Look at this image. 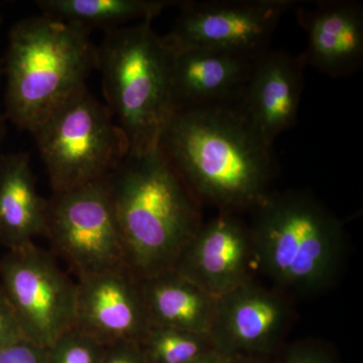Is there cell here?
I'll use <instances>...</instances> for the list:
<instances>
[{
    "instance_id": "cell-26",
    "label": "cell",
    "mask_w": 363,
    "mask_h": 363,
    "mask_svg": "<svg viewBox=\"0 0 363 363\" xmlns=\"http://www.w3.org/2000/svg\"><path fill=\"white\" fill-rule=\"evenodd\" d=\"M233 363H276L274 357H233Z\"/></svg>"
},
{
    "instance_id": "cell-3",
    "label": "cell",
    "mask_w": 363,
    "mask_h": 363,
    "mask_svg": "<svg viewBox=\"0 0 363 363\" xmlns=\"http://www.w3.org/2000/svg\"><path fill=\"white\" fill-rule=\"evenodd\" d=\"M248 224L255 267L289 297L309 298L335 285L343 269L342 222L309 191H272Z\"/></svg>"
},
{
    "instance_id": "cell-1",
    "label": "cell",
    "mask_w": 363,
    "mask_h": 363,
    "mask_svg": "<svg viewBox=\"0 0 363 363\" xmlns=\"http://www.w3.org/2000/svg\"><path fill=\"white\" fill-rule=\"evenodd\" d=\"M159 147L196 199L218 211L252 212L272 192V145L234 106L176 111Z\"/></svg>"
},
{
    "instance_id": "cell-8",
    "label": "cell",
    "mask_w": 363,
    "mask_h": 363,
    "mask_svg": "<svg viewBox=\"0 0 363 363\" xmlns=\"http://www.w3.org/2000/svg\"><path fill=\"white\" fill-rule=\"evenodd\" d=\"M45 234L78 277L128 267L106 179L55 194Z\"/></svg>"
},
{
    "instance_id": "cell-10",
    "label": "cell",
    "mask_w": 363,
    "mask_h": 363,
    "mask_svg": "<svg viewBox=\"0 0 363 363\" xmlns=\"http://www.w3.org/2000/svg\"><path fill=\"white\" fill-rule=\"evenodd\" d=\"M293 298L255 279L217 298L212 340L229 357H274L295 321Z\"/></svg>"
},
{
    "instance_id": "cell-15",
    "label": "cell",
    "mask_w": 363,
    "mask_h": 363,
    "mask_svg": "<svg viewBox=\"0 0 363 363\" xmlns=\"http://www.w3.org/2000/svg\"><path fill=\"white\" fill-rule=\"evenodd\" d=\"M298 23L307 33V65L330 77H345L363 64V6L353 0L297 4Z\"/></svg>"
},
{
    "instance_id": "cell-25",
    "label": "cell",
    "mask_w": 363,
    "mask_h": 363,
    "mask_svg": "<svg viewBox=\"0 0 363 363\" xmlns=\"http://www.w3.org/2000/svg\"><path fill=\"white\" fill-rule=\"evenodd\" d=\"M192 363H233V357L216 350Z\"/></svg>"
},
{
    "instance_id": "cell-13",
    "label": "cell",
    "mask_w": 363,
    "mask_h": 363,
    "mask_svg": "<svg viewBox=\"0 0 363 363\" xmlns=\"http://www.w3.org/2000/svg\"><path fill=\"white\" fill-rule=\"evenodd\" d=\"M306 66L304 52L267 50L255 61L234 106L269 145L297 123Z\"/></svg>"
},
{
    "instance_id": "cell-24",
    "label": "cell",
    "mask_w": 363,
    "mask_h": 363,
    "mask_svg": "<svg viewBox=\"0 0 363 363\" xmlns=\"http://www.w3.org/2000/svg\"><path fill=\"white\" fill-rule=\"evenodd\" d=\"M101 363H147L140 343L121 341L105 346Z\"/></svg>"
},
{
    "instance_id": "cell-17",
    "label": "cell",
    "mask_w": 363,
    "mask_h": 363,
    "mask_svg": "<svg viewBox=\"0 0 363 363\" xmlns=\"http://www.w3.org/2000/svg\"><path fill=\"white\" fill-rule=\"evenodd\" d=\"M143 300L150 326L210 334L216 316L217 298L175 269L142 279Z\"/></svg>"
},
{
    "instance_id": "cell-6",
    "label": "cell",
    "mask_w": 363,
    "mask_h": 363,
    "mask_svg": "<svg viewBox=\"0 0 363 363\" xmlns=\"http://www.w3.org/2000/svg\"><path fill=\"white\" fill-rule=\"evenodd\" d=\"M54 194L104 180L128 154L106 105L80 88L33 133Z\"/></svg>"
},
{
    "instance_id": "cell-18",
    "label": "cell",
    "mask_w": 363,
    "mask_h": 363,
    "mask_svg": "<svg viewBox=\"0 0 363 363\" xmlns=\"http://www.w3.org/2000/svg\"><path fill=\"white\" fill-rule=\"evenodd\" d=\"M173 0H40L42 13L81 26L85 30L104 28L105 32L133 21H152Z\"/></svg>"
},
{
    "instance_id": "cell-9",
    "label": "cell",
    "mask_w": 363,
    "mask_h": 363,
    "mask_svg": "<svg viewBox=\"0 0 363 363\" xmlns=\"http://www.w3.org/2000/svg\"><path fill=\"white\" fill-rule=\"evenodd\" d=\"M296 0H204L179 1L180 16L164 35L172 50L206 48L260 56L284 14Z\"/></svg>"
},
{
    "instance_id": "cell-27",
    "label": "cell",
    "mask_w": 363,
    "mask_h": 363,
    "mask_svg": "<svg viewBox=\"0 0 363 363\" xmlns=\"http://www.w3.org/2000/svg\"><path fill=\"white\" fill-rule=\"evenodd\" d=\"M4 133H6V128H4V116H2L1 111H0V143L2 142Z\"/></svg>"
},
{
    "instance_id": "cell-2",
    "label": "cell",
    "mask_w": 363,
    "mask_h": 363,
    "mask_svg": "<svg viewBox=\"0 0 363 363\" xmlns=\"http://www.w3.org/2000/svg\"><path fill=\"white\" fill-rule=\"evenodd\" d=\"M106 183L128 267L140 279L173 269L202 226L201 203L160 147L128 155Z\"/></svg>"
},
{
    "instance_id": "cell-12",
    "label": "cell",
    "mask_w": 363,
    "mask_h": 363,
    "mask_svg": "<svg viewBox=\"0 0 363 363\" xmlns=\"http://www.w3.org/2000/svg\"><path fill=\"white\" fill-rule=\"evenodd\" d=\"M255 267L250 226L238 213L218 211L189 241L173 269L218 298L255 279Z\"/></svg>"
},
{
    "instance_id": "cell-23",
    "label": "cell",
    "mask_w": 363,
    "mask_h": 363,
    "mask_svg": "<svg viewBox=\"0 0 363 363\" xmlns=\"http://www.w3.org/2000/svg\"><path fill=\"white\" fill-rule=\"evenodd\" d=\"M25 338L11 303L0 286V350Z\"/></svg>"
},
{
    "instance_id": "cell-22",
    "label": "cell",
    "mask_w": 363,
    "mask_h": 363,
    "mask_svg": "<svg viewBox=\"0 0 363 363\" xmlns=\"http://www.w3.org/2000/svg\"><path fill=\"white\" fill-rule=\"evenodd\" d=\"M0 363H49L48 350L23 338L0 350Z\"/></svg>"
},
{
    "instance_id": "cell-14",
    "label": "cell",
    "mask_w": 363,
    "mask_h": 363,
    "mask_svg": "<svg viewBox=\"0 0 363 363\" xmlns=\"http://www.w3.org/2000/svg\"><path fill=\"white\" fill-rule=\"evenodd\" d=\"M259 57L206 48L173 50L171 81L176 111L235 106Z\"/></svg>"
},
{
    "instance_id": "cell-11",
    "label": "cell",
    "mask_w": 363,
    "mask_h": 363,
    "mask_svg": "<svg viewBox=\"0 0 363 363\" xmlns=\"http://www.w3.org/2000/svg\"><path fill=\"white\" fill-rule=\"evenodd\" d=\"M74 328L104 346L140 343L150 328L142 279L128 267L79 277Z\"/></svg>"
},
{
    "instance_id": "cell-5",
    "label": "cell",
    "mask_w": 363,
    "mask_h": 363,
    "mask_svg": "<svg viewBox=\"0 0 363 363\" xmlns=\"http://www.w3.org/2000/svg\"><path fill=\"white\" fill-rule=\"evenodd\" d=\"M172 60L173 50L152 21L107 30L97 47L106 106L128 140V155L157 149L176 113Z\"/></svg>"
},
{
    "instance_id": "cell-16",
    "label": "cell",
    "mask_w": 363,
    "mask_h": 363,
    "mask_svg": "<svg viewBox=\"0 0 363 363\" xmlns=\"http://www.w3.org/2000/svg\"><path fill=\"white\" fill-rule=\"evenodd\" d=\"M48 201L38 193L30 155L0 157V240L9 250L45 234Z\"/></svg>"
},
{
    "instance_id": "cell-21",
    "label": "cell",
    "mask_w": 363,
    "mask_h": 363,
    "mask_svg": "<svg viewBox=\"0 0 363 363\" xmlns=\"http://www.w3.org/2000/svg\"><path fill=\"white\" fill-rule=\"evenodd\" d=\"M274 358L276 363H340L330 346L315 339L285 343Z\"/></svg>"
},
{
    "instance_id": "cell-7",
    "label": "cell",
    "mask_w": 363,
    "mask_h": 363,
    "mask_svg": "<svg viewBox=\"0 0 363 363\" xmlns=\"http://www.w3.org/2000/svg\"><path fill=\"white\" fill-rule=\"evenodd\" d=\"M0 286L28 340L48 350L74 328L76 283L33 242L2 257Z\"/></svg>"
},
{
    "instance_id": "cell-19",
    "label": "cell",
    "mask_w": 363,
    "mask_h": 363,
    "mask_svg": "<svg viewBox=\"0 0 363 363\" xmlns=\"http://www.w3.org/2000/svg\"><path fill=\"white\" fill-rule=\"evenodd\" d=\"M147 363H192L216 350L210 334L150 326L140 342Z\"/></svg>"
},
{
    "instance_id": "cell-4",
    "label": "cell",
    "mask_w": 363,
    "mask_h": 363,
    "mask_svg": "<svg viewBox=\"0 0 363 363\" xmlns=\"http://www.w3.org/2000/svg\"><path fill=\"white\" fill-rule=\"evenodd\" d=\"M90 33L44 13L16 23L7 45L4 116L33 135L84 87L97 64Z\"/></svg>"
},
{
    "instance_id": "cell-20",
    "label": "cell",
    "mask_w": 363,
    "mask_h": 363,
    "mask_svg": "<svg viewBox=\"0 0 363 363\" xmlns=\"http://www.w3.org/2000/svg\"><path fill=\"white\" fill-rule=\"evenodd\" d=\"M105 346L72 328L48 348L49 363H101Z\"/></svg>"
}]
</instances>
